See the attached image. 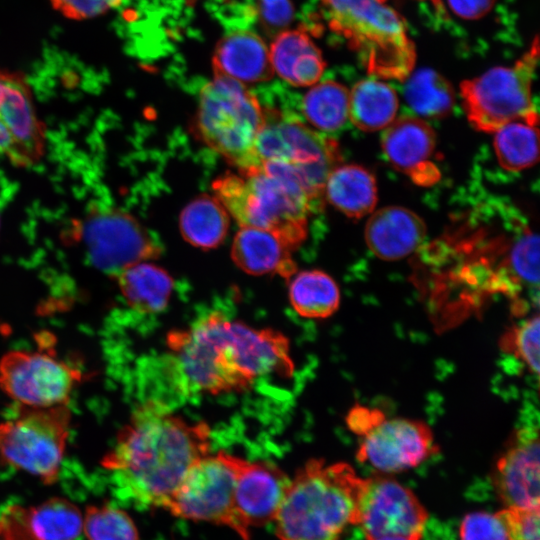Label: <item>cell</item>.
<instances>
[{
  "label": "cell",
  "mask_w": 540,
  "mask_h": 540,
  "mask_svg": "<svg viewBox=\"0 0 540 540\" xmlns=\"http://www.w3.org/2000/svg\"><path fill=\"white\" fill-rule=\"evenodd\" d=\"M494 133L496 156L504 169L521 171L538 161V120H515Z\"/></svg>",
  "instance_id": "f1b7e54d"
},
{
  "label": "cell",
  "mask_w": 540,
  "mask_h": 540,
  "mask_svg": "<svg viewBox=\"0 0 540 540\" xmlns=\"http://www.w3.org/2000/svg\"><path fill=\"white\" fill-rule=\"evenodd\" d=\"M378 540H407V539L402 538V537L390 536V537H383V538H380Z\"/></svg>",
  "instance_id": "60d3db41"
},
{
  "label": "cell",
  "mask_w": 540,
  "mask_h": 540,
  "mask_svg": "<svg viewBox=\"0 0 540 540\" xmlns=\"http://www.w3.org/2000/svg\"><path fill=\"white\" fill-rule=\"evenodd\" d=\"M28 515L40 540H75L83 530L81 510L66 498H49L28 508Z\"/></svg>",
  "instance_id": "f546056e"
},
{
  "label": "cell",
  "mask_w": 540,
  "mask_h": 540,
  "mask_svg": "<svg viewBox=\"0 0 540 540\" xmlns=\"http://www.w3.org/2000/svg\"><path fill=\"white\" fill-rule=\"evenodd\" d=\"M211 429L147 400L118 431L101 460L117 492L140 507L165 509L189 468L210 453Z\"/></svg>",
  "instance_id": "7a4b0ae2"
},
{
  "label": "cell",
  "mask_w": 540,
  "mask_h": 540,
  "mask_svg": "<svg viewBox=\"0 0 540 540\" xmlns=\"http://www.w3.org/2000/svg\"><path fill=\"white\" fill-rule=\"evenodd\" d=\"M460 540H509L506 525L497 512H475L464 517Z\"/></svg>",
  "instance_id": "836d02e7"
},
{
  "label": "cell",
  "mask_w": 540,
  "mask_h": 540,
  "mask_svg": "<svg viewBox=\"0 0 540 540\" xmlns=\"http://www.w3.org/2000/svg\"><path fill=\"white\" fill-rule=\"evenodd\" d=\"M269 53L274 71L296 87L314 85L326 66L321 51L300 27L279 32Z\"/></svg>",
  "instance_id": "7402d4cb"
},
{
  "label": "cell",
  "mask_w": 540,
  "mask_h": 540,
  "mask_svg": "<svg viewBox=\"0 0 540 540\" xmlns=\"http://www.w3.org/2000/svg\"><path fill=\"white\" fill-rule=\"evenodd\" d=\"M237 458L225 451L208 453L186 472L165 510L182 519L223 525L243 540L234 506Z\"/></svg>",
  "instance_id": "30bf717a"
},
{
  "label": "cell",
  "mask_w": 540,
  "mask_h": 540,
  "mask_svg": "<svg viewBox=\"0 0 540 540\" xmlns=\"http://www.w3.org/2000/svg\"><path fill=\"white\" fill-rule=\"evenodd\" d=\"M166 347L172 372L187 393L244 392L270 374L291 377L289 339L272 328H254L219 311L170 331Z\"/></svg>",
  "instance_id": "6da1fadb"
},
{
  "label": "cell",
  "mask_w": 540,
  "mask_h": 540,
  "mask_svg": "<svg viewBox=\"0 0 540 540\" xmlns=\"http://www.w3.org/2000/svg\"><path fill=\"white\" fill-rule=\"evenodd\" d=\"M212 64L215 76L240 83L264 82L274 75L265 42L248 30L234 31L221 38L215 47Z\"/></svg>",
  "instance_id": "44dd1931"
},
{
  "label": "cell",
  "mask_w": 540,
  "mask_h": 540,
  "mask_svg": "<svg viewBox=\"0 0 540 540\" xmlns=\"http://www.w3.org/2000/svg\"><path fill=\"white\" fill-rule=\"evenodd\" d=\"M539 56L535 36L529 49L510 67H495L461 83L463 107L471 125L494 133L515 120H538L532 81Z\"/></svg>",
  "instance_id": "52a82bcc"
},
{
  "label": "cell",
  "mask_w": 540,
  "mask_h": 540,
  "mask_svg": "<svg viewBox=\"0 0 540 540\" xmlns=\"http://www.w3.org/2000/svg\"><path fill=\"white\" fill-rule=\"evenodd\" d=\"M427 517L414 493L397 481L381 476L366 479L356 524L367 540L390 536L419 540Z\"/></svg>",
  "instance_id": "4fadbf2b"
},
{
  "label": "cell",
  "mask_w": 540,
  "mask_h": 540,
  "mask_svg": "<svg viewBox=\"0 0 540 540\" xmlns=\"http://www.w3.org/2000/svg\"><path fill=\"white\" fill-rule=\"evenodd\" d=\"M385 419L381 410L356 404L349 410L346 424L350 431L363 437Z\"/></svg>",
  "instance_id": "f35d334b"
},
{
  "label": "cell",
  "mask_w": 540,
  "mask_h": 540,
  "mask_svg": "<svg viewBox=\"0 0 540 540\" xmlns=\"http://www.w3.org/2000/svg\"><path fill=\"white\" fill-rule=\"evenodd\" d=\"M288 297L293 310L307 319H326L340 306L337 283L320 270L296 272L289 279Z\"/></svg>",
  "instance_id": "4316f807"
},
{
  "label": "cell",
  "mask_w": 540,
  "mask_h": 540,
  "mask_svg": "<svg viewBox=\"0 0 540 540\" xmlns=\"http://www.w3.org/2000/svg\"><path fill=\"white\" fill-rule=\"evenodd\" d=\"M398 107L396 91L383 81L360 80L349 91L348 118L362 131L388 127L395 120Z\"/></svg>",
  "instance_id": "d4e9b609"
},
{
  "label": "cell",
  "mask_w": 540,
  "mask_h": 540,
  "mask_svg": "<svg viewBox=\"0 0 540 540\" xmlns=\"http://www.w3.org/2000/svg\"><path fill=\"white\" fill-rule=\"evenodd\" d=\"M328 202L350 218L370 214L377 203L374 175L356 165H338L328 175L324 193Z\"/></svg>",
  "instance_id": "cb8c5ba5"
},
{
  "label": "cell",
  "mask_w": 540,
  "mask_h": 540,
  "mask_svg": "<svg viewBox=\"0 0 540 540\" xmlns=\"http://www.w3.org/2000/svg\"><path fill=\"white\" fill-rule=\"evenodd\" d=\"M82 373L48 352L14 350L0 359V389L26 407L67 404Z\"/></svg>",
  "instance_id": "7c38bea8"
},
{
  "label": "cell",
  "mask_w": 540,
  "mask_h": 540,
  "mask_svg": "<svg viewBox=\"0 0 540 540\" xmlns=\"http://www.w3.org/2000/svg\"><path fill=\"white\" fill-rule=\"evenodd\" d=\"M0 540H40L31 528L28 508L10 505L0 513Z\"/></svg>",
  "instance_id": "d590c367"
},
{
  "label": "cell",
  "mask_w": 540,
  "mask_h": 540,
  "mask_svg": "<svg viewBox=\"0 0 540 540\" xmlns=\"http://www.w3.org/2000/svg\"><path fill=\"white\" fill-rule=\"evenodd\" d=\"M22 407L15 418L0 423V460L46 485L54 484L69 436L71 411L67 404Z\"/></svg>",
  "instance_id": "ba28073f"
},
{
  "label": "cell",
  "mask_w": 540,
  "mask_h": 540,
  "mask_svg": "<svg viewBox=\"0 0 540 540\" xmlns=\"http://www.w3.org/2000/svg\"><path fill=\"white\" fill-rule=\"evenodd\" d=\"M426 225L415 212L389 206L374 212L365 226V241L378 258L393 261L412 254L425 239Z\"/></svg>",
  "instance_id": "d6986e66"
},
{
  "label": "cell",
  "mask_w": 540,
  "mask_h": 540,
  "mask_svg": "<svg viewBox=\"0 0 540 540\" xmlns=\"http://www.w3.org/2000/svg\"><path fill=\"white\" fill-rule=\"evenodd\" d=\"M293 250L276 233L262 228L240 226L231 246V258L250 275H278L289 280L297 271Z\"/></svg>",
  "instance_id": "ffe728a7"
},
{
  "label": "cell",
  "mask_w": 540,
  "mask_h": 540,
  "mask_svg": "<svg viewBox=\"0 0 540 540\" xmlns=\"http://www.w3.org/2000/svg\"><path fill=\"white\" fill-rule=\"evenodd\" d=\"M116 277L122 296L133 310L157 314L168 306L174 281L162 267L143 261L126 267Z\"/></svg>",
  "instance_id": "603a6c76"
},
{
  "label": "cell",
  "mask_w": 540,
  "mask_h": 540,
  "mask_svg": "<svg viewBox=\"0 0 540 540\" xmlns=\"http://www.w3.org/2000/svg\"><path fill=\"white\" fill-rule=\"evenodd\" d=\"M230 215L213 195L202 194L191 200L181 211L179 227L185 241L194 247L212 249L225 239Z\"/></svg>",
  "instance_id": "484cf974"
},
{
  "label": "cell",
  "mask_w": 540,
  "mask_h": 540,
  "mask_svg": "<svg viewBox=\"0 0 540 540\" xmlns=\"http://www.w3.org/2000/svg\"><path fill=\"white\" fill-rule=\"evenodd\" d=\"M290 478L275 464L237 458L234 506L243 530L264 526L276 519Z\"/></svg>",
  "instance_id": "2e32d148"
},
{
  "label": "cell",
  "mask_w": 540,
  "mask_h": 540,
  "mask_svg": "<svg viewBox=\"0 0 540 540\" xmlns=\"http://www.w3.org/2000/svg\"><path fill=\"white\" fill-rule=\"evenodd\" d=\"M265 108L242 83L215 76L202 89L193 128L196 136L238 172L260 166L256 143Z\"/></svg>",
  "instance_id": "8992f818"
},
{
  "label": "cell",
  "mask_w": 540,
  "mask_h": 540,
  "mask_svg": "<svg viewBox=\"0 0 540 540\" xmlns=\"http://www.w3.org/2000/svg\"><path fill=\"white\" fill-rule=\"evenodd\" d=\"M496 0H448L450 8L464 19H478L486 15Z\"/></svg>",
  "instance_id": "ab89813d"
},
{
  "label": "cell",
  "mask_w": 540,
  "mask_h": 540,
  "mask_svg": "<svg viewBox=\"0 0 540 540\" xmlns=\"http://www.w3.org/2000/svg\"><path fill=\"white\" fill-rule=\"evenodd\" d=\"M404 96L411 109L428 119L446 117L452 111L455 94L441 74L421 69L406 79Z\"/></svg>",
  "instance_id": "83f0119b"
},
{
  "label": "cell",
  "mask_w": 540,
  "mask_h": 540,
  "mask_svg": "<svg viewBox=\"0 0 540 540\" xmlns=\"http://www.w3.org/2000/svg\"><path fill=\"white\" fill-rule=\"evenodd\" d=\"M44 136L25 80L0 72V154L14 164L30 165L44 152Z\"/></svg>",
  "instance_id": "9a60e30c"
},
{
  "label": "cell",
  "mask_w": 540,
  "mask_h": 540,
  "mask_svg": "<svg viewBox=\"0 0 540 540\" xmlns=\"http://www.w3.org/2000/svg\"><path fill=\"white\" fill-rule=\"evenodd\" d=\"M88 540H139L137 527L122 509L110 505H89L83 515Z\"/></svg>",
  "instance_id": "1f68e13d"
},
{
  "label": "cell",
  "mask_w": 540,
  "mask_h": 540,
  "mask_svg": "<svg viewBox=\"0 0 540 540\" xmlns=\"http://www.w3.org/2000/svg\"><path fill=\"white\" fill-rule=\"evenodd\" d=\"M76 234L93 266L112 275L161 254L159 243L133 216L93 207L77 222Z\"/></svg>",
  "instance_id": "8fae6325"
},
{
  "label": "cell",
  "mask_w": 540,
  "mask_h": 540,
  "mask_svg": "<svg viewBox=\"0 0 540 540\" xmlns=\"http://www.w3.org/2000/svg\"><path fill=\"white\" fill-rule=\"evenodd\" d=\"M212 190L240 226L270 230L293 251L306 239L317 199L289 164L268 161L245 172H226Z\"/></svg>",
  "instance_id": "3957f363"
},
{
  "label": "cell",
  "mask_w": 540,
  "mask_h": 540,
  "mask_svg": "<svg viewBox=\"0 0 540 540\" xmlns=\"http://www.w3.org/2000/svg\"><path fill=\"white\" fill-rule=\"evenodd\" d=\"M256 8L260 23L270 33L283 31L294 17L291 0H257Z\"/></svg>",
  "instance_id": "8d00e7d4"
},
{
  "label": "cell",
  "mask_w": 540,
  "mask_h": 540,
  "mask_svg": "<svg viewBox=\"0 0 540 540\" xmlns=\"http://www.w3.org/2000/svg\"><path fill=\"white\" fill-rule=\"evenodd\" d=\"M438 451L430 427L406 418L385 419L363 436L358 461L385 473L414 468Z\"/></svg>",
  "instance_id": "5bb4252c"
},
{
  "label": "cell",
  "mask_w": 540,
  "mask_h": 540,
  "mask_svg": "<svg viewBox=\"0 0 540 540\" xmlns=\"http://www.w3.org/2000/svg\"><path fill=\"white\" fill-rule=\"evenodd\" d=\"M366 479L347 463L310 459L287 488L276 519L279 540H339L356 524Z\"/></svg>",
  "instance_id": "277c9868"
},
{
  "label": "cell",
  "mask_w": 540,
  "mask_h": 540,
  "mask_svg": "<svg viewBox=\"0 0 540 540\" xmlns=\"http://www.w3.org/2000/svg\"><path fill=\"white\" fill-rule=\"evenodd\" d=\"M349 91L341 83L327 80L314 85L304 96L302 111L315 128L331 132L348 118Z\"/></svg>",
  "instance_id": "4dcf8cb0"
},
{
  "label": "cell",
  "mask_w": 540,
  "mask_h": 540,
  "mask_svg": "<svg viewBox=\"0 0 540 540\" xmlns=\"http://www.w3.org/2000/svg\"><path fill=\"white\" fill-rule=\"evenodd\" d=\"M435 146L434 130L417 117L394 120L382 136V148L392 166L419 185L434 184L440 177L431 160Z\"/></svg>",
  "instance_id": "ac0fdd59"
},
{
  "label": "cell",
  "mask_w": 540,
  "mask_h": 540,
  "mask_svg": "<svg viewBox=\"0 0 540 540\" xmlns=\"http://www.w3.org/2000/svg\"><path fill=\"white\" fill-rule=\"evenodd\" d=\"M539 456L538 429L518 430L493 475L497 493L507 507L539 508Z\"/></svg>",
  "instance_id": "e0dca14e"
},
{
  "label": "cell",
  "mask_w": 540,
  "mask_h": 540,
  "mask_svg": "<svg viewBox=\"0 0 540 540\" xmlns=\"http://www.w3.org/2000/svg\"><path fill=\"white\" fill-rule=\"evenodd\" d=\"M328 27L344 37L369 74L406 80L416 52L403 18L384 0H320Z\"/></svg>",
  "instance_id": "5b68a950"
},
{
  "label": "cell",
  "mask_w": 540,
  "mask_h": 540,
  "mask_svg": "<svg viewBox=\"0 0 540 540\" xmlns=\"http://www.w3.org/2000/svg\"><path fill=\"white\" fill-rule=\"evenodd\" d=\"M509 540H540L539 508L507 507L498 512Z\"/></svg>",
  "instance_id": "e575fe53"
},
{
  "label": "cell",
  "mask_w": 540,
  "mask_h": 540,
  "mask_svg": "<svg viewBox=\"0 0 540 540\" xmlns=\"http://www.w3.org/2000/svg\"><path fill=\"white\" fill-rule=\"evenodd\" d=\"M122 0H50L54 9L67 18L84 20L104 14Z\"/></svg>",
  "instance_id": "74e56055"
},
{
  "label": "cell",
  "mask_w": 540,
  "mask_h": 540,
  "mask_svg": "<svg viewBox=\"0 0 540 540\" xmlns=\"http://www.w3.org/2000/svg\"><path fill=\"white\" fill-rule=\"evenodd\" d=\"M540 319L535 316L510 329L501 337L500 348L525 363L530 372L539 374Z\"/></svg>",
  "instance_id": "d6a6232c"
},
{
  "label": "cell",
  "mask_w": 540,
  "mask_h": 540,
  "mask_svg": "<svg viewBox=\"0 0 540 540\" xmlns=\"http://www.w3.org/2000/svg\"><path fill=\"white\" fill-rule=\"evenodd\" d=\"M256 153L261 163L274 161L291 165L317 196L324 193L329 173L339 165L338 144L303 122L275 109L265 108Z\"/></svg>",
  "instance_id": "9c48e42d"
}]
</instances>
